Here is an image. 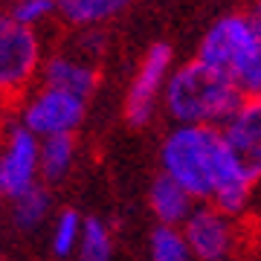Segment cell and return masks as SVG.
<instances>
[{"instance_id": "obj_1", "label": "cell", "mask_w": 261, "mask_h": 261, "mask_svg": "<svg viewBox=\"0 0 261 261\" xmlns=\"http://www.w3.org/2000/svg\"><path fill=\"white\" fill-rule=\"evenodd\" d=\"M160 168L195 200H209L235 218L250 206L255 183L235 166L218 125H174L160 145Z\"/></svg>"}, {"instance_id": "obj_2", "label": "cell", "mask_w": 261, "mask_h": 261, "mask_svg": "<svg viewBox=\"0 0 261 261\" xmlns=\"http://www.w3.org/2000/svg\"><path fill=\"white\" fill-rule=\"evenodd\" d=\"M244 90L232 79L218 73L203 61H183L171 70L163 93V111L174 125H224L238 105Z\"/></svg>"}, {"instance_id": "obj_3", "label": "cell", "mask_w": 261, "mask_h": 261, "mask_svg": "<svg viewBox=\"0 0 261 261\" xmlns=\"http://www.w3.org/2000/svg\"><path fill=\"white\" fill-rule=\"evenodd\" d=\"M195 58L232 79L244 96H261V32L250 12L221 15L203 32Z\"/></svg>"}, {"instance_id": "obj_4", "label": "cell", "mask_w": 261, "mask_h": 261, "mask_svg": "<svg viewBox=\"0 0 261 261\" xmlns=\"http://www.w3.org/2000/svg\"><path fill=\"white\" fill-rule=\"evenodd\" d=\"M44 44L38 29L20 23L9 9H0V102L20 99L38 82Z\"/></svg>"}, {"instance_id": "obj_5", "label": "cell", "mask_w": 261, "mask_h": 261, "mask_svg": "<svg viewBox=\"0 0 261 261\" xmlns=\"http://www.w3.org/2000/svg\"><path fill=\"white\" fill-rule=\"evenodd\" d=\"M87 102L90 99L61 90V87L35 84L20 96L18 119L41 140L56 137V134H75L87 116Z\"/></svg>"}, {"instance_id": "obj_6", "label": "cell", "mask_w": 261, "mask_h": 261, "mask_svg": "<svg viewBox=\"0 0 261 261\" xmlns=\"http://www.w3.org/2000/svg\"><path fill=\"white\" fill-rule=\"evenodd\" d=\"M171 70H174V49H171V44L154 41L142 53L137 73H134L128 90H125L122 113H125V122L130 128H145L157 116V111L163 108V93H166Z\"/></svg>"}, {"instance_id": "obj_7", "label": "cell", "mask_w": 261, "mask_h": 261, "mask_svg": "<svg viewBox=\"0 0 261 261\" xmlns=\"http://www.w3.org/2000/svg\"><path fill=\"white\" fill-rule=\"evenodd\" d=\"M41 183V137L20 119L0 130V197L15 200Z\"/></svg>"}, {"instance_id": "obj_8", "label": "cell", "mask_w": 261, "mask_h": 261, "mask_svg": "<svg viewBox=\"0 0 261 261\" xmlns=\"http://www.w3.org/2000/svg\"><path fill=\"white\" fill-rule=\"evenodd\" d=\"M197 261H232L241 247L238 218L209 200H197L186 224L180 226Z\"/></svg>"}, {"instance_id": "obj_9", "label": "cell", "mask_w": 261, "mask_h": 261, "mask_svg": "<svg viewBox=\"0 0 261 261\" xmlns=\"http://www.w3.org/2000/svg\"><path fill=\"white\" fill-rule=\"evenodd\" d=\"M224 142L247 180H261V96H244L238 111L221 125Z\"/></svg>"}, {"instance_id": "obj_10", "label": "cell", "mask_w": 261, "mask_h": 261, "mask_svg": "<svg viewBox=\"0 0 261 261\" xmlns=\"http://www.w3.org/2000/svg\"><path fill=\"white\" fill-rule=\"evenodd\" d=\"M38 84L61 87V90L79 93L84 99H93L96 87H99V61L82 56L75 47L64 44V47L53 49L49 56H44Z\"/></svg>"}, {"instance_id": "obj_11", "label": "cell", "mask_w": 261, "mask_h": 261, "mask_svg": "<svg viewBox=\"0 0 261 261\" xmlns=\"http://www.w3.org/2000/svg\"><path fill=\"white\" fill-rule=\"evenodd\" d=\"M148 206L154 212V218H157V224L183 226L186 218L192 215V209L197 206V200L186 186H180L174 177H168L166 171H160L157 177L151 180Z\"/></svg>"}, {"instance_id": "obj_12", "label": "cell", "mask_w": 261, "mask_h": 261, "mask_svg": "<svg viewBox=\"0 0 261 261\" xmlns=\"http://www.w3.org/2000/svg\"><path fill=\"white\" fill-rule=\"evenodd\" d=\"M137 0H58V20L70 29L108 27L122 18Z\"/></svg>"}, {"instance_id": "obj_13", "label": "cell", "mask_w": 261, "mask_h": 261, "mask_svg": "<svg viewBox=\"0 0 261 261\" xmlns=\"http://www.w3.org/2000/svg\"><path fill=\"white\" fill-rule=\"evenodd\" d=\"M79 157V142L75 134H56L41 140V180L47 186L64 183Z\"/></svg>"}, {"instance_id": "obj_14", "label": "cell", "mask_w": 261, "mask_h": 261, "mask_svg": "<svg viewBox=\"0 0 261 261\" xmlns=\"http://www.w3.org/2000/svg\"><path fill=\"white\" fill-rule=\"evenodd\" d=\"M49 209H53V197L38 183V186H32L29 192H23L20 197L12 200V224L18 226L20 232H32L49 218Z\"/></svg>"}, {"instance_id": "obj_15", "label": "cell", "mask_w": 261, "mask_h": 261, "mask_svg": "<svg viewBox=\"0 0 261 261\" xmlns=\"http://www.w3.org/2000/svg\"><path fill=\"white\" fill-rule=\"evenodd\" d=\"M148 258L151 261H197L186 235L180 226L157 224L148 238Z\"/></svg>"}, {"instance_id": "obj_16", "label": "cell", "mask_w": 261, "mask_h": 261, "mask_svg": "<svg viewBox=\"0 0 261 261\" xmlns=\"http://www.w3.org/2000/svg\"><path fill=\"white\" fill-rule=\"evenodd\" d=\"M75 255L79 261H113V235L102 218H84V232Z\"/></svg>"}, {"instance_id": "obj_17", "label": "cell", "mask_w": 261, "mask_h": 261, "mask_svg": "<svg viewBox=\"0 0 261 261\" xmlns=\"http://www.w3.org/2000/svg\"><path fill=\"white\" fill-rule=\"evenodd\" d=\"M84 232V221L75 209H61L53 221V235H49V247L58 258H70L75 250H79V241H82Z\"/></svg>"}, {"instance_id": "obj_18", "label": "cell", "mask_w": 261, "mask_h": 261, "mask_svg": "<svg viewBox=\"0 0 261 261\" xmlns=\"http://www.w3.org/2000/svg\"><path fill=\"white\" fill-rule=\"evenodd\" d=\"M9 12L20 23L41 29L58 18V0H12Z\"/></svg>"}, {"instance_id": "obj_19", "label": "cell", "mask_w": 261, "mask_h": 261, "mask_svg": "<svg viewBox=\"0 0 261 261\" xmlns=\"http://www.w3.org/2000/svg\"><path fill=\"white\" fill-rule=\"evenodd\" d=\"M250 18H252V23L258 27V32H261V0H250Z\"/></svg>"}]
</instances>
